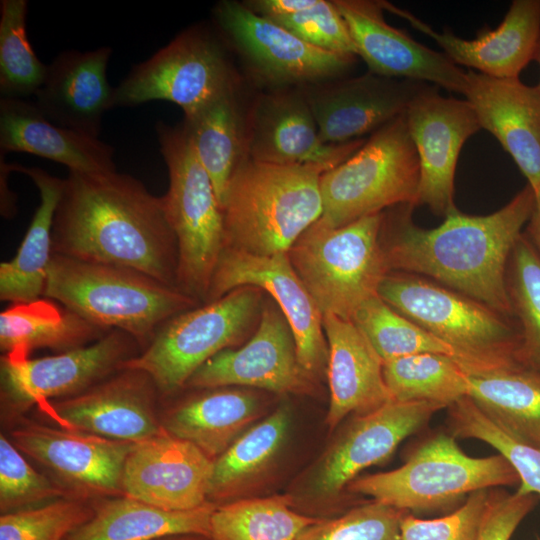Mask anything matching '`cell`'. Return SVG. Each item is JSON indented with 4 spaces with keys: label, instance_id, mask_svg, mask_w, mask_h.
I'll list each match as a JSON object with an SVG mask.
<instances>
[{
    "label": "cell",
    "instance_id": "816d5d0a",
    "mask_svg": "<svg viewBox=\"0 0 540 540\" xmlns=\"http://www.w3.org/2000/svg\"><path fill=\"white\" fill-rule=\"evenodd\" d=\"M533 60L536 61L539 64V67H540V37H539L538 42H537V46H536V50H535V53H534ZM537 86H538V88L540 90V81L537 84Z\"/></svg>",
    "mask_w": 540,
    "mask_h": 540
},
{
    "label": "cell",
    "instance_id": "30bf717a",
    "mask_svg": "<svg viewBox=\"0 0 540 540\" xmlns=\"http://www.w3.org/2000/svg\"><path fill=\"white\" fill-rule=\"evenodd\" d=\"M259 288H236L202 306L167 320L152 341L121 369L147 373L159 393L184 387L206 361L234 345L250 325L259 306Z\"/></svg>",
    "mask_w": 540,
    "mask_h": 540
},
{
    "label": "cell",
    "instance_id": "44dd1931",
    "mask_svg": "<svg viewBox=\"0 0 540 540\" xmlns=\"http://www.w3.org/2000/svg\"><path fill=\"white\" fill-rule=\"evenodd\" d=\"M365 140L328 144L321 140L305 95L275 91L262 95L247 121V154L277 165H313L326 172L353 155Z\"/></svg>",
    "mask_w": 540,
    "mask_h": 540
},
{
    "label": "cell",
    "instance_id": "d6986e66",
    "mask_svg": "<svg viewBox=\"0 0 540 540\" xmlns=\"http://www.w3.org/2000/svg\"><path fill=\"white\" fill-rule=\"evenodd\" d=\"M314 379L301 366L295 340L281 311L264 309L253 337L227 348L198 368L186 387L212 389L250 386L275 393H310Z\"/></svg>",
    "mask_w": 540,
    "mask_h": 540
},
{
    "label": "cell",
    "instance_id": "d4e9b609",
    "mask_svg": "<svg viewBox=\"0 0 540 540\" xmlns=\"http://www.w3.org/2000/svg\"><path fill=\"white\" fill-rule=\"evenodd\" d=\"M462 95L482 129L511 156L527 184L540 185V90L519 78H496L465 70Z\"/></svg>",
    "mask_w": 540,
    "mask_h": 540
},
{
    "label": "cell",
    "instance_id": "83f0119b",
    "mask_svg": "<svg viewBox=\"0 0 540 540\" xmlns=\"http://www.w3.org/2000/svg\"><path fill=\"white\" fill-rule=\"evenodd\" d=\"M1 152H26L66 166L69 171L104 174L115 172L113 148L50 121L33 103L0 100Z\"/></svg>",
    "mask_w": 540,
    "mask_h": 540
},
{
    "label": "cell",
    "instance_id": "b9f144b4",
    "mask_svg": "<svg viewBox=\"0 0 540 540\" xmlns=\"http://www.w3.org/2000/svg\"><path fill=\"white\" fill-rule=\"evenodd\" d=\"M92 515V506L71 497L2 513L0 540H62Z\"/></svg>",
    "mask_w": 540,
    "mask_h": 540
},
{
    "label": "cell",
    "instance_id": "f6af8a7d",
    "mask_svg": "<svg viewBox=\"0 0 540 540\" xmlns=\"http://www.w3.org/2000/svg\"><path fill=\"white\" fill-rule=\"evenodd\" d=\"M490 496L488 489L473 492L453 512L435 519H420L405 512L401 540H476Z\"/></svg>",
    "mask_w": 540,
    "mask_h": 540
},
{
    "label": "cell",
    "instance_id": "484cf974",
    "mask_svg": "<svg viewBox=\"0 0 540 540\" xmlns=\"http://www.w3.org/2000/svg\"><path fill=\"white\" fill-rule=\"evenodd\" d=\"M111 53L107 46L59 53L34 95L37 108L57 125L99 138L103 115L113 108L106 74Z\"/></svg>",
    "mask_w": 540,
    "mask_h": 540
},
{
    "label": "cell",
    "instance_id": "9a60e30c",
    "mask_svg": "<svg viewBox=\"0 0 540 540\" xmlns=\"http://www.w3.org/2000/svg\"><path fill=\"white\" fill-rule=\"evenodd\" d=\"M12 443L48 469L56 483L80 500L120 495L122 474L135 443L35 422H20Z\"/></svg>",
    "mask_w": 540,
    "mask_h": 540
},
{
    "label": "cell",
    "instance_id": "e0dca14e",
    "mask_svg": "<svg viewBox=\"0 0 540 540\" xmlns=\"http://www.w3.org/2000/svg\"><path fill=\"white\" fill-rule=\"evenodd\" d=\"M157 393L147 373L121 369L77 395L48 401L39 408L62 428L141 442L164 430L155 414Z\"/></svg>",
    "mask_w": 540,
    "mask_h": 540
},
{
    "label": "cell",
    "instance_id": "8fae6325",
    "mask_svg": "<svg viewBox=\"0 0 540 540\" xmlns=\"http://www.w3.org/2000/svg\"><path fill=\"white\" fill-rule=\"evenodd\" d=\"M235 84L221 45L194 27L135 65L114 87L113 108L162 100L178 105L188 117Z\"/></svg>",
    "mask_w": 540,
    "mask_h": 540
},
{
    "label": "cell",
    "instance_id": "8992f818",
    "mask_svg": "<svg viewBox=\"0 0 540 540\" xmlns=\"http://www.w3.org/2000/svg\"><path fill=\"white\" fill-rule=\"evenodd\" d=\"M156 134L169 174L162 198L177 241V288L206 302L224 248L223 208L183 126L159 122Z\"/></svg>",
    "mask_w": 540,
    "mask_h": 540
},
{
    "label": "cell",
    "instance_id": "60d3db41",
    "mask_svg": "<svg viewBox=\"0 0 540 540\" xmlns=\"http://www.w3.org/2000/svg\"><path fill=\"white\" fill-rule=\"evenodd\" d=\"M449 427L455 438L483 441L502 455L519 476V493L540 497V445L524 442L486 416L469 397L448 407Z\"/></svg>",
    "mask_w": 540,
    "mask_h": 540
},
{
    "label": "cell",
    "instance_id": "7402d4cb",
    "mask_svg": "<svg viewBox=\"0 0 540 540\" xmlns=\"http://www.w3.org/2000/svg\"><path fill=\"white\" fill-rule=\"evenodd\" d=\"M213 468L214 460L197 446L163 430L135 443L124 464L122 491L162 509H194L209 501Z\"/></svg>",
    "mask_w": 540,
    "mask_h": 540
},
{
    "label": "cell",
    "instance_id": "1f68e13d",
    "mask_svg": "<svg viewBox=\"0 0 540 540\" xmlns=\"http://www.w3.org/2000/svg\"><path fill=\"white\" fill-rule=\"evenodd\" d=\"M28 175L40 192V204L15 257L0 264V299L25 303L43 297L52 257V226L64 179L40 168L12 165Z\"/></svg>",
    "mask_w": 540,
    "mask_h": 540
},
{
    "label": "cell",
    "instance_id": "5bb4252c",
    "mask_svg": "<svg viewBox=\"0 0 540 540\" xmlns=\"http://www.w3.org/2000/svg\"><path fill=\"white\" fill-rule=\"evenodd\" d=\"M404 115L420 166L415 207L427 206L445 218L458 210L454 180L460 151L481 125L466 99L443 96L432 84L415 96Z\"/></svg>",
    "mask_w": 540,
    "mask_h": 540
},
{
    "label": "cell",
    "instance_id": "d6a6232c",
    "mask_svg": "<svg viewBox=\"0 0 540 540\" xmlns=\"http://www.w3.org/2000/svg\"><path fill=\"white\" fill-rule=\"evenodd\" d=\"M182 126L198 160L210 176L223 208L231 177L248 157L247 123L235 88L184 117Z\"/></svg>",
    "mask_w": 540,
    "mask_h": 540
},
{
    "label": "cell",
    "instance_id": "7c38bea8",
    "mask_svg": "<svg viewBox=\"0 0 540 540\" xmlns=\"http://www.w3.org/2000/svg\"><path fill=\"white\" fill-rule=\"evenodd\" d=\"M128 333L112 329L83 347L41 358L2 355L1 405L6 413L77 395L121 370L141 352Z\"/></svg>",
    "mask_w": 540,
    "mask_h": 540
},
{
    "label": "cell",
    "instance_id": "681fc988",
    "mask_svg": "<svg viewBox=\"0 0 540 540\" xmlns=\"http://www.w3.org/2000/svg\"><path fill=\"white\" fill-rule=\"evenodd\" d=\"M535 206L524 233L540 254V185L534 190Z\"/></svg>",
    "mask_w": 540,
    "mask_h": 540
},
{
    "label": "cell",
    "instance_id": "f5cc1de1",
    "mask_svg": "<svg viewBox=\"0 0 540 540\" xmlns=\"http://www.w3.org/2000/svg\"><path fill=\"white\" fill-rule=\"evenodd\" d=\"M62 540H65V539H62Z\"/></svg>",
    "mask_w": 540,
    "mask_h": 540
},
{
    "label": "cell",
    "instance_id": "5b68a950",
    "mask_svg": "<svg viewBox=\"0 0 540 540\" xmlns=\"http://www.w3.org/2000/svg\"><path fill=\"white\" fill-rule=\"evenodd\" d=\"M378 295L458 354L468 374L519 359L520 332L514 319L431 279L391 271Z\"/></svg>",
    "mask_w": 540,
    "mask_h": 540
},
{
    "label": "cell",
    "instance_id": "e575fe53",
    "mask_svg": "<svg viewBox=\"0 0 540 540\" xmlns=\"http://www.w3.org/2000/svg\"><path fill=\"white\" fill-rule=\"evenodd\" d=\"M289 426V412L280 408L238 437L214 461L208 498H232L261 476L281 451Z\"/></svg>",
    "mask_w": 540,
    "mask_h": 540
},
{
    "label": "cell",
    "instance_id": "4fadbf2b",
    "mask_svg": "<svg viewBox=\"0 0 540 540\" xmlns=\"http://www.w3.org/2000/svg\"><path fill=\"white\" fill-rule=\"evenodd\" d=\"M245 286L268 292L278 303L292 331L298 360L315 380L328 363L323 315L295 272L288 253L258 256L223 249L206 302Z\"/></svg>",
    "mask_w": 540,
    "mask_h": 540
},
{
    "label": "cell",
    "instance_id": "c3c4849f",
    "mask_svg": "<svg viewBox=\"0 0 540 540\" xmlns=\"http://www.w3.org/2000/svg\"><path fill=\"white\" fill-rule=\"evenodd\" d=\"M317 2L318 0H251L244 4L255 13L274 19L304 11Z\"/></svg>",
    "mask_w": 540,
    "mask_h": 540
},
{
    "label": "cell",
    "instance_id": "ffe728a7",
    "mask_svg": "<svg viewBox=\"0 0 540 540\" xmlns=\"http://www.w3.org/2000/svg\"><path fill=\"white\" fill-rule=\"evenodd\" d=\"M357 56L373 74L425 82L462 94L465 70L438 52L389 25L380 1L334 0Z\"/></svg>",
    "mask_w": 540,
    "mask_h": 540
},
{
    "label": "cell",
    "instance_id": "7bdbcfd3",
    "mask_svg": "<svg viewBox=\"0 0 540 540\" xmlns=\"http://www.w3.org/2000/svg\"><path fill=\"white\" fill-rule=\"evenodd\" d=\"M404 513L373 500L342 515L319 520L304 529L296 540H401Z\"/></svg>",
    "mask_w": 540,
    "mask_h": 540
},
{
    "label": "cell",
    "instance_id": "603a6c76",
    "mask_svg": "<svg viewBox=\"0 0 540 540\" xmlns=\"http://www.w3.org/2000/svg\"><path fill=\"white\" fill-rule=\"evenodd\" d=\"M428 83L368 72L305 96L321 140L340 144L374 133L405 113Z\"/></svg>",
    "mask_w": 540,
    "mask_h": 540
},
{
    "label": "cell",
    "instance_id": "ab89813d",
    "mask_svg": "<svg viewBox=\"0 0 540 540\" xmlns=\"http://www.w3.org/2000/svg\"><path fill=\"white\" fill-rule=\"evenodd\" d=\"M28 2H0V94L23 99L35 95L44 82L48 65L33 51L26 32Z\"/></svg>",
    "mask_w": 540,
    "mask_h": 540
},
{
    "label": "cell",
    "instance_id": "7dc6e473",
    "mask_svg": "<svg viewBox=\"0 0 540 540\" xmlns=\"http://www.w3.org/2000/svg\"><path fill=\"white\" fill-rule=\"evenodd\" d=\"M539 498L532 493L517 491L512 494H491L476 540H510Z\"/></svg>",
    "mask_w": 540,
    "mask_h": 540
},
{
    "label": "cell",
    "instance_id": "4316f807",
    "mask_svg": "<svg viewBox=\"0 0 540 540\" xmlns=\"http://www.w3.org/2000/svg\"><path fill=\"white\" fill-rule=\"evenodd\" d=\"M322 322L330 388L326 424L332 430L348 415L368 414L392 398L383 377V360L353 321L327 313Z\"/></svg>",
    "mask_w": 540,
    "mask_h": 540
},
{
    "label": "cell",
    "instance_id": "9c48e42d",
    "mask_svg": "<svg viewBox=\"0 0 540 540\" xmlns=\"http://www.w3.org/2000/svg\"><path fill=\"white\" fill-rule=\"evenodd\" d=\"M519 482L502 455L470 457L455 437L440 433L419 446L401 467L355 478L347 490L408 512L441 509L466 494Z\"/></svg>",
    "mask_w": 540,
    "mask_h": 540
},
{
    "label": "cell",
    "instance_id": "277c9868",
    "mask_svg": "<svg viewBox=\"0 0 540 540\" xmlns=\"http://www.w3.org/2000/svg\"><path fill=\"white\" fill-rule=\"evenodd\" d=\"M43 297L100 327L128 333L142 350L167 320L199 303L141 271L57 254L48 266Z\"/></svg>",
    "mask_w": 540,
    "mask_h": 540
},
{
    "label": "cell",
    "instance_id": "f907efd6",
    "mask_svg": "<svg viewBox=\"0 0 540 540\" xmlns=\"http://www.w3.org/2000/svg\"><path fill=\"white\" fill-rule=\"evenodd\" d=\"M156 540H211L208 536L200 534H179L163 537Z\"/></svg>",
    "mask_w": 540,
    "mask_h": 540
},
{
    "label": "cell",
    "instance_id": "6da1fadb",
    "mask_svg": "<svg viewBox=\"0 0 540 540\" xmlns=\"http://www.w3.org/2000/svg\"><path fill=\"white\" fill-rule=\"evenodd\" d=\"M534 206L535 193L527 184L491 214L475 216L456 210L431 229L413 221L411 204L386 209L381 244L388 267L431 279L513 319L506 269Z\"/></svg>",
    "mask_w": 540,
    "mask_h": 540
},
{
    "label": "cell",
    "instance_id": "ac0fdd59",
    "mask_svg": "<svg viewBox=\"0 0 540 540\" xmlns=\"http://www.w3.org/2000/svg\"><path fill=\"white\" fill-rule=\"evenodd\" d=\"M444 405L390 401L353 420L327 451L311 480L314 498L333 501L364 469L388 459L398 445L423 428Z\"/></svg>",
    "mask_w": 540,
    "mask_h": 540
},
{
    "label": "cell",
    "instance_id": "3957f363",
    "mask_svg": "<svg viewBox=\"0 0 540 540\" xmlns=\"http://www.w3.org/2000/svg\"><path fill=\"white\" fill-rule=\"evenodd\" d=\"M313 165H277L245 158L229 182L223 204L224 248L258 256L288 253L323 213Z\"/></svg>",
    "mask_w": 540,
    "mask_h": 540
},
{
    "label": "cell",
    "instance_id": "7a4b0ae2",
    "mask_svg": "<svg viewBox=\"0 0 540 540\" xmlns=\"http://www.w3.org/2000/svg\"><path fill=\"white\" fill-rule=\"evenodd\" d=\"M52 253L132 268L177 288V241L163 198L128 174L69 171L54 215Z\"/></svg>",
    "mask_w": 540,
    "mask_h": 540
},
{
    "label": "cell",
    "instance_id": "cb8c5ba5",
    "mask_svg": "<svg viewBox=\"0 0 540 540\" xmlns=\"http://www.w3.org/2000/svg\"><path fill=\"white\" fill-rule=\"evenodd\" d=\"M387 10L433 39L456 65L496 77L519 78L534 58L540 37V0H514L495 28L481 29L475 38L463 39L449 30L437 32L409 11L380 1Z\"/></svg>",
    "mask_w": 540,
    "mask_h": 540
},
{
    "label": "cell",
    "instance_id": "2e32d148",
    "mask_svg": "<svg viewBox=\"0 0 540 540\" xmlns=\"http://www.w3.org/2000/svg\"><path fill=\"white\" fill-rule=\"evenodd\" d=\"M217 24L264 80L279 84L311 83L346 73L356 56L317 48L244 3L221 1Z\"/></svg>",
    "mask_w": 540,
    "mask_h": 540
},
{
    "label": "cell",
    "instance_id": "8d00e7d4",
    "mask_svg": "<svg viewBox=\"0 0 540 540\" xmlns=\"http://www.w3.org/2000/svg\"><path fill=\"white\" fill-rule=\"evenodd\" d=\"M383 377L392 400L427 401L448 408L468 396V373L455 359L421 353L383 362Z\"/></svg>",
    "mask_w": 540,
    "mask_h": 540
},
{
    "label": "cell",
    "instance_id": "74e56055",
    "mask_svg": "<svg viewBox=\"0 0 540 540\" xmlns=\"http://www.w3.org/2000/svg\"><path fill=\"white\" fill-rule=\"evenodd\" d=\"M506 288L520 332V362L540 375V254L524 231L508 259Z\"/></svg>",
    "mask_w": 540,
    "mask_h": 540
},
{
    "label": "cell",
    "instance_id": "4dcf8cb0",
    "mask_svg": "<svg viewBox=\"0 0 540 540\" xmlns=\"http://www.w3.org/2000/svg\"><path fill=\"white\" fill-rule=\"evenodd\" d=\"M109 331L56 301L41 297L13 303L0 314L3 355L29 357L40 348L69 351L91 344Z\"/></svg>",
    "mask_w": 540,
    "mask_h": 540
},
{
    "label": "cell",
    "instance_id": "f546056e",
    "mask_svg": "<svg viewBox=\"0 0 540 540\" xmlns=\"http://www.w3.org/2000/svg\"><path fill=\"white\" fill-rule=\"evenodd\" d=\"M206 390L171 409L162 427L215 461L256 419L259 404L253 394L238 389Z\"/></svg>",
    "mask_w": 540,
    "mask_h": 540
},
{
    "label": "cell",
    "instance_id": "ee69618b",
    "mask_svg": "<svg viewBox=\"0 0 540 540\" xmlns=\"http://www.w3.org/2000/svg\"><path fill=\"white\" fill-rule=\"evenodd\" d=\"M56 482L37 472L21 451L1 433L0 510L12 512L69 497Z\"/></svg>",
    "mask_w": 540,
    "mask_h": 540
},
{
    "label": "cell",
    "instance_id": "d590c367",
    "mask_svg": "<svg viewBox=\"0 0 540 540\" xmlns=\"http://www.w3.org/2000/svg\"><path fill=\"white\" fill-rule=\"evenodd\" d=\"M320 518L293 509L290 496L239 499L217 506L210 520L211 540H296Z\"/></svg>",
    "mask_w": 540,
    "mask_h": 540
},
{
    "label": "cell",
    "instance_id": "f35d334b",
    "mask_svg": "<svg viewBox=\"0 0 540 540\" xmlns=\"http://www.w3.org/2000/svg\"><path fill=\"white\" fill-rule=\"evenodd\" d=\"M352 321L383 362L414 354L433 353L449 356L461 364L451 346L395 311L379 295L364 302Z\"/></svg>",
    "mask_w": 540,
    "mask_h": 540
},
{
    "label": "cell",
    "instance_id": "836d02e7",
    "mask_svg": "<svg viewBox=\"0 0 540 540\" xmlns=\"http://www.w3.org/2000/svg\"><path fill=\"white\" fill-rule=\"evenodd\" d=\"M468 396L512 436L540 445V375L521 363L468 374Z\"/></svg>",
    "mask_w": 540,
    "mask_h": 540
},
{
    "label": "cell",
    "instance_id": "f1b7e54d",
    "mask_svg": "<svg viewBox=\"0 0 540 540\" xmlns=\"http://www.w3.org/2000/svg\"><path fill=\"white\" fill-rule=\"evenodd\" d=\"M216 507L207 501L190 510H166L126 495L100 498L92 506V517L65 540H156L179 534L209 537Z\"/></svg>",
    "mask_w": 540,
    "mask_h": 540
},
{
    "label": "cell",
    "instance_id": "ba28073f",
    "mask_svg": "<svg viewBox=\"0 0 540 540\" xmlns=\"http://www.w3.org/2000/svg\"><path fill=\"white\" fill-rule=\"evenodd\" d=\"M419 178L418 154L402 114L372 133L348 159L322 174L319 220L338 228L400 204L415 207Z\"/></svg>",
    "mask_w": 540,
    "mask_h": 540
},
{
    "label": "cell",
    "instance_id": "52a82bcc",
    "mask_svg": "<svg viewBox=\"0 0 540 540\" xmlns=\"http://www.w3.org/2000/svg\"><path fill=\"white\" fill-rule=\"evenodd\" d=\"M383 212L338 228L317 220L288 251L290 262L323 314L352 320L378 295L391 272L381 244Z\"/></svg>",
    "mask_w": 540,
    "mask_h": 540
},
{
    "label": "cell",
    "instance_id": "bcb514c9",
    "mask_svg": "<svg viewBox=\"0 0 540 540\" xmlns=\"http://www.w3.org/2000/svg\"><path fill=\"white\" fill-rule=\"evenodd\" d=\"M270 20L317 48L357 56L348 27L333 1L318 0L304 11Z\"/></svg>",
    "mask_w": 540,
    "mask_h": 540
}]
</instances>
